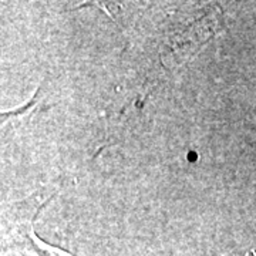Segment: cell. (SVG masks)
Returning a JSON list of instances; mask_svg holds the SVG:
<instances>
[{
	"label": "cell",
	"mask_w": 256,
	"mask_h": 256,
	"mask_svg": "<svg viewBox=\"0 0 256 256\" xmlns=\"http://www.w3.org/2000/svg\"><path fill=\"white\" fill-rule=\"evenodd\" d=\"M3 256H73L63 249L50 246L38 239L32 220L16 224L3 242Z\"/></svg>",
	"instance_id": "1"
}]
</instances>
